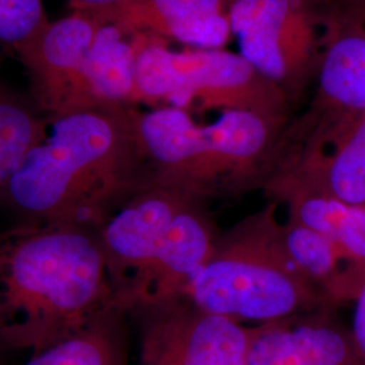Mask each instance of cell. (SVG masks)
Wrapping results in <instances>:
<instances>
[{"label":"cell","mask_w":365,"mask_h":365,"mask_svg":"<svg viewBox=\"0 0 365 365\" xmlns=\"http://www.w3.org/2000/svg\"><path fill=\"white\" fill-rule=\"evenodd\" d=\"M134 107H96L43 119L38 138L0 199L21 223L98 229L150 184L133 120Z\"/></svg>","instance_id":"cell-1"},{"label":"cell","mask_w":365,"mask_h":365,"mask_svg":"<svg viewBox=\"0 0 365 365\" xmlns=\"http://www.w3.org/2000/svg\"><path fill=\"white\" fill-rule=\"evenodd\" d=\"M108 312L118 310L96 229L19 223L0 232L3 346L37 353Z\"/></svg>","instance_id":"cell-2"},{"label":"cell","mask_w":365,"mask_h":365,"mask_svg":"<svg viewBox=\"0 0 365 365\" xmlns=\"http://www.w3.org/2000/svg\"><path fill=\"white\" fill-rule=\"evenodd\" d=\"M199 199L148 184L96 229L118 312L184 297L218 240Z\"/></svg>","instance_id":"cell-3"},{"label":"cell","mask_w":365,"mask_h":365,"mask_svg":"<svg viewBox=\"0 0 365 365\" xmlns=\"http://www.w3.org/2000/svg\"><path fill=\"white\" fill-rule=\"evenodd\" d=\"M134 131L150 184L199 200L240 191L272 164L284 120L248 110H226L214 122L161 106L133 110Z\"/></svg>","instance_id":"cell-4"},{"label":"cell","mask_w":365,"mask_h":365,"mask_svg":"<svg viewBox=\"0 0 365 365\" xmlns=\"http://www.w3.org/2000/svg\"><path fill=\"white\" fill-rule=\"evenodd\" d=\"M274 206L218 240L184 297L199 309L241 321L280 322L324 299L288 255Z\"/></svg>","instance_id":"cell-5"},{"label":"cell","mask_w":365,"mask_h":365,"mask_svg":"<svg viewBox=\"0 0 365 365\" xmlns=\"http://www.w3.org/2000/svg\"><path fill=\"white\" fill-rule=\"evenodd\" d=\"M138 103L195 110H248L286 120L288 98L240 53L170 49L164 39L137 34Z\"/></svg>","instance_id":"cell-6"},{"label":"cell","mask_w":365,"mask_h":365,"mask_svg":"<svg viewBox=\"0 0 365 365\" xmlns=\"http://www.w3.org/2000/svg\"><path fill=\"white\" fill-rule=\"evenodd\" d=\"M319 0H232L229 21L240 54L287 96H297L317 69Z\"/></svg>","instance_id":"cell-7"},{"label":"cell","mask_w":365,"mask_h":365,"mask_svg":"<svg viewBox=\"0 0 365 365\" xmlns=\"http://www.w3.org/2000/svg\"><path fill=\"white\" fill-rule=\"evenodd\" d=\"M143 310L138 365H247L256 327L205 312L187 298Z\"/></svg>","instance_id":"cell-8"},{"label":"cell","mask_w":365,"mask_h":365,"mask_svg":"<svg viewBox=\"0 0 365 365\" xmlns=\"http://www.w3.org/2000/svg\"><path fill=\"white\" fill-rule=\"evenodd\" d=\"M99 19L72 11L48 22L16 53L26 68L31 99L46 115L96 108L87 76V56Z\"/></svg>","instance_id":"cell-9"},{"label":"cell","mask_w":365,"mask_h":365,"mask_svg":"<svg viewBox=\"0 0 365 365\" xmlns=\"http://www.w3.org/2000/svg\"><path fill=\"white\" fill-rule=\"evenodd\" d=\"M232 0H133L93 13L130 34H146L187 48L222 49L232 36Z\"/></svg>","instance_id":"cell-10"},{"label":"cell","mask_w":365,"mask_h":365,"mask_svg":"<svg viewBox=\"0 0 365 365\" xmlns=\"http://www.w3.org/2000/svg\"><path fill=\"white\" fill-rule=\"evenodd\" d=\"M297 140V144H331V150H288L279 170H288L348 203L365 205V113L333 126L299 131Z\"/></svg>","instance_id":"cell-11"},{"label":"cell","mask_w":365,"mask_h":365,"mask_svg":"<svg viewBox=\"0 0 365 365\" xmlns=\"http://www.w3.org/2000/svg\"><path fill=\"white\" fill-rule=\"evenodd\" d=\"M267 185L286 203L289 220L325 235L365 276V205L348 203L288 170H276Z\"/></svg>","instance_id":"cell-12"},{"label":"cell","mask_w":365,"mask_h":365,"mask_svg":"<svg viewBox=\"0 0 365 365\" xmlns=\"http://www.w3.org/2000/svg\"><path fill=\"white\" fill-rule=\"evenodd\" d=\"M247 365H361L351 330L327 319L256 327Z\"/></svg>","instance_id":"cell-13"},{"label":"cell","mask_w":365,"mask_h":365,"mask_svg":"<svg viewBox=\"0 0 365 365\" xmlns=\"http://www.w3.org/2000/svg\"><path fill=\"white\" fill-rule=\"evenodd\" d=\"M137 48V34H130L115 24L99 21L87 56L88 83L99 107L138 105Z\"/></svg>","instance_id":"cell-14"},{"label":"cell","mask_w":365,"mask_h":365,"mask_svg":"<svg viewBox=\"0 0 365 365\" xmlns=\"http://www.w3.org/2000/svg\"><path fill=\"white\" fill-rule=\"evenodd\" d=\"M318 102L345 118L365 113V34L324 33L317 64Z\"/></svg>","instance_id":"cell-15"},{"label":"cell","mask_w":365,"mask_h":365,"mask_svg":"<svg viewBox=\"0 0 365 365\" xmlns=\"http://www.w3.org/2000/svg\"><path fill=\"white\" fill-rule=\"evenodd\" d=\"M282 235L289 257L324 299L356 298L365 276L329 238L289 218L282 225Z\"/></svg>","instance_id":"cell-16"},{"label":"cell","mask_w":365,"mask_h":365,"mask_svg":"<svg viewBox=\"0 0 365 365\" xmlns=\"http://www.w3.org/2000/svg\"><path fill=\"white\" fill-rule=\"evenodd\" d=\"M119 312H108L76 333L33 353L25 365H128Z\"/></svg>","instance_id":"cell-17"},{"label":"cell","mask_w":365,"mask_h":365,"mask_svg":"<svg viewBox=\"0 0 365 365\" xmlns=\"http://www.w3.org/2000/svg\"><path fill=\"white\" fill-rule=\"evenodd\" d=\"M45 115L34 101L0 80V195L38 138Z\"/></svg>","instance_id":"cell-18"},{"label":"cell","mask_w":365,"mask_h":365,"mask_svg":"<svg viewBox=\"0 0 365 365\" xmlns=\"http://www.w3.org/2000/svg\"><path fill=\"white\" fill-rule=\"evenodd\" d=\"M48 22L43 0H0V46L16 52Z\"/></svg>","instance_id":"cell-19"},{"label":"cell","mask_w":365,"mask_h":365,"mask_svg":"<svg viewBox=\"0 0 365 365\" xmlns=\"http://www.w3.org/2000/svg\"><path fill=\"white\" fill-rule=\"evenodd\" d=\"M351 334L361 365H365V282L354 298V313Z\"/></svg>","instance_id":"cell-20"},{"label":"cell","mask_w":365,"mask_h":365,"mask_svg":"<svg viewBox=\"0 0 365 365\" xmlns=\"http://www.w3.org/2000/svg\"><path fill=\"white\" fill-rule=\"evenodd\" d=\"M68 1L72 11L93 14L122 6L133 0H68Z\"/></svg>","instance_id":"cell-21"},{"label":"cell","mask_w":365,"mask_h":365,"mask_svg":"<svg viewBox=\"0 0 365 365\" xmlns=\"http://www.w3.org/2000/svg\"><path fill=\"white\" fill-rule=\"evenodd\" d=\"M0 346H3V345H1V342H0Z\"/></svg>","instance_id":"cell-22"}]
</instances>
